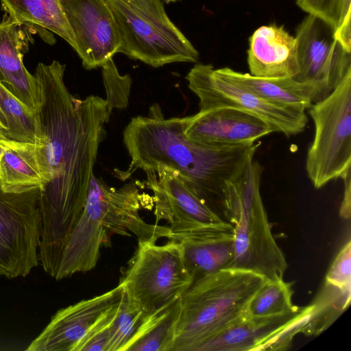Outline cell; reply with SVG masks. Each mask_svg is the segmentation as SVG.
I'll list each match as a JSON object with an SVG mask.
<instances>
[{
  "mask_svg": "<svg viewBox=\"0 0 351 351\" xmlns=\"http://www.w3.org/2000/svg\"><path fill=\"white\" fill-rule=\"evenodd\" d=\"M66 65L57 60L36 66L42 141L38 147L43 186L38 258L57 266L80 219L100 143L111 112L106 100L75 98L64 82Z\"/></svg>",
  "mask_w": 351,
  "mask_h": 351,
  "instance_id": "obj_1",
  "label": "cell"
},
{
  "mask_svg": "<svg viewBox=\"0 0 351 351\" xmlns=\"http://www.w3.org/2000/svg\"><path fill=\"white\" fill-rule=\"evenodd\" d=\"M186 117L165 119L154 104L147 117H133L123 131L131 158L125 171L114 169L121 180L135 171L164 167L173 171L189 189L216 213L222 208L226 188L251 162L261 141L234 145L193 142L184 134Z\"/></svg>",
  "mask_w": 351,
  "mask_h": 351,
  "instance_id": "obj_2",
  "label": "cell"
},
{
  "mask_svg": "<svg viewBox=\"0 0 351 351\" xmlns=\"http://www.w3.org/2000/svg\"><path fill=\"white\" fill-rule=\"evenodd\" d=\"M267 280L252 271L228 268L194 281L180 298L181 312L171 351H197L238 322Z\"/></svg>",
  "mask_w": 351,
  "mask_h": 351,
  "instance_id": "obj_3",
  "label": "cell"
},
{
  "mask_svg": "<svg viewBox=\"0 0 351 351\" xmlns=\"http://www.w3.org/2000/svg\"><path fill=\"white\" fill-rule=\"evenodd\" d=\"M263 167L252 160L228 182L222 202L226 221L234 228L232 268L254 271L269 280L283 279L285 256L271 232L260 193Z\"/></svg>",
  "mask_w": 351,
  "mask_h": 351,
  "instance_id": "obj_4",
  "label": "cell"
},
{
  "mask_svg": "<svg viewBox=\"0 0 351 351\" xmlns=\"http://www.w3.org/2000/svg\"><path fill=\"white\" fill-rule=\"evenodd\" d=\"M120 38L118 53L154 68L197 62L199 52L167 16L161 0H106Z\"/></svg>",
  "mask_w": 351,
  "mask_h": 351,
  "instance_id": "obj_5",
  "label": "cell"
},
{
  "mask_svg": "<svg viewBox=\"0 0 351 351\" xmlns=\"http://www.w3.org/2000/svg\"><path fill=\"white\" fill-rule=\"evenodd\" d=\"M192 283L182 245L176 240L164 245L138 242L119 282L129 300L147 316L180 298Z\"/></svg>",
  "mask_w": 351,
  "mask_h": 351,
  "instance_id": "obj_6",
  "label": "cell"
},
{
  "mask_svg": "<svg viewBox=\"0 0 351 351\" xmlns=\"http://www.w3.org/2000/svg\"><path fill=\"white\" fill-rule=\"evenodd\" d=\"M308 110L315 136L305 167L314 187L320 189L351 173V74Z\"/></svg>",
  "mask_w": 351,
  "mask_h": 351,
  "instance_id": "obj_7",
  "label": "cell"
},
{
  "mask_svg": "<svg viewBox=\"0 0 351 351\" xmlns=\"http://www.w3.org/2000/svg\"><path fill=\"white\" fill-rule=\"evenodd\" d=\"M189 88L199 99V110L231 108L263 119L273 132L287 136L304 130L308 118L304 110L271 103L256 95L210 64H195L186 76Z\"/></svg>",
  "mask_w": 351,
  "mask_h": 351,
  "instance_id": "obj_8",
  "label": "cell"
},
{
  "mask_svg": "<svg viewBox=\"0 0 351 351\" xmlns=\"http://www.w3.org/2000/svg\"><path fill=\"white\" fill-rule=\"evenodd\" d=\"M40 189L11 193L0 187V275L25 276L38 265Z\"/></svg>",
  "mask_w": 351,
  "mask_h": 351,
  "instance_id": "obj_9",
  "label": "cell"
},
{
  "mask_svg": "<svg viewBox=\"0 0 351 351\" xmlns=\"http://www.w3.org/2000/svg\"><path fill=\"white\" fill-rule=\"evenodd\" d=\"M295 32L299 72L293 78L312 86L319 101L351 74V50L337 38L335 29L312 15Z\"/></svg>",
  "mask_w": 351,
  "mask_h": 351,
  "instance_id": "obj_10",
  "label": "cell"
},
{
  "mask_svg": "<svg viewBox=\"0 0 351 351\" xmlns=\"http://www.w3.org/2000/svg\"><path fill=\"white\" fill-rule=\"evenodd\" d=\"M145 172L147 180L143 183L153 193L156 222L167 221L170 237L226 221L195 195L171 169L157 167L154 171Z\"/></svg>",
  "mask_w": 351,
  "mask_h": 351,
  "instance_id": "obj_11",
  "label": "cell"
},
{
  "mask_svg": "<svg viewBox=\"0 0 351 351\" xmlns=\"http://www.w3.org/2000/svg\"><path fill=\"white\" fill-rule=\"evenodd\" d=\"M311 305L294 311L266 317L247 314L203 343L197 351L284 350L301 333Z\"/></svg>",
  "mask_w": 351,
  "mask_h": 351,
  "instance_id": "obj_12",
  "label": "cell"
},
{
  "mask_svg": "<svg viewBox=\"0 0 351 351\" xmlns=\"http://www.w3.org/2000/svg\"><path fill=\"white\" fill-rule=\"evenodd\" d=\"M106 183L93 173L82 213L62 254L56 280L92 270L98 262L100 249L110 242L106 219Z\"/></svg>",
  "mask_w": 351,
  "mask_h": 351,
  "instance_id": "obj_13",
  "label": "cell"
},
{
  "mask_svg": "<svg viewBox=\"0 0 351 351\" xmlns=\"http://www.w3.org/2000/svg\"><path fill=\"white\" fill-rule=\"evenodd\" d=\"M83 66L101 67L118 53L121 41L106 0H60Z\"/></svg>",
  "mask_w": 351,
  "mask_h": 351,
  "instance_id": "obj_14",
  "label": "cell"
},
{
  "mask_svg": "<svg viewBox=\"0 0 351 351\" xmlns=\"http://www.w3.org/2000/svg\"><path fill=\"white\" fill-rule=\"evenodd\" d=\"M123 293V287L119 284L101 295L59 310L26 350L75 351L95 322L121 301Z\"/></svg>",
  "mask_w": 351,
  "mask_h": 351,
  "instance_id": "obj_15",
  "label": "cell"
},
{
  "mask_svg": "<svg viewBox=\"0 0 351 351\" xmlns=\"http://www.w3.org/2000/svg\"><path fill=\"white\" fill-rule=\"evenodd\" d=\"M273 131L259 117L231 108L199 110L186 117L184 134L193 142L234 145L257 141Z\"/></svg>",
  "mask_w": 351,
  "mask_h": 351,
  "instance_id": "obj_16",
  "label": "cell"
},
{
  "mask_svg": "<svg viewBox=\"0 0 351 351\" xmlns=\"http://www.w3.org/2000/svg\"><path fill=\"white\" fill-rule=\"evenodd\" d=\"M169 240L181 243L193 282L233 266L234 228L228 221L209 225L186 234L172 235Z\"/></svg>",
  "mask_w": 351,
  "mask_h": 351,
  "instance_id": "obj_17",
  "label": "cell"
},
{
  "mask_svg": "<svg viewBox=\"0 0 351 351\" xmlns=\"http://www.w3.org/2000/svg\"><path fill=\"white\" fill-rule=\"evenodd\" d=\"M250 74L262 78L294 77L299 72L295 38L283 26L263 25L249 39Z\"/></svg>",
  "mask_w": 351,
  "mask_h": 351,
  "instance_id": "obj_18",
  "label": "cell"
},
{
  "mask_svg": "<svg viewBox=\"0 0 351 351\" xmlns=\"http://www.w3.org/2000/svg\"><path fill=\"white\" fill-rule=\"evenodd\" d=\"M21 26L10 19L0 23V82L21 102L38 112V82L23 63L27 43Z\"/></svg>",
  "mask_w": 351,
  "mask_h": 351,
  "instance_id": "obj_19",
  "label": "cell"
},
{
  "mask_svg": "<svg viewBox=\"0 0 351 351\" xmlns=\"http://www.w3.org/2000/svg\"><path fill=\"white\" fill-rule=\"evenodd\" d=\"M0 187L6 192L23 193L43 186L38 158L39 144L0 139Z\"/></svg>",
  "mask_w": 351,
  "mask_h": 351,
  "instance_id": "obj_20",
  "label": "cell"
},
{
  "mask_svg": "<svg viewBox=\"0 0 351 351\" xmlns=\"http://www.w3.org/2000/svg\"><path fill=\"white\" fill-rule=\"evenodd\" d=\"M217 70L259 97L277 105L306 111L318 101L317 92L312 86L293 77L262 78L229 67Z\"/></svg>",
  "mask_w": 351,
  "mask_h": 351,
  "instance_id": "obj_21",
  "label": "cell"
},
{
  "mask_svg": "<svg viewBox=\"0 0 351 351\" xmlns=\"http://www.w3.org/2000/svg\"><path fill=\"white\" fill-rule=\"evenodd\" d=\"M9 19L19 25L32 24L47 29L77 45L60 0H0Z\"/></svg>",
  "mask_w": 351,
  "mask_h": 351,
  "instance_id": "obj_22",
  "label": "cell"
},
{
  "mask_svg": "<svg viewBox=\"0 0 351 351\" xmlns=\"http://www.w3.org/2000/svg\"><path fill=\"white\" fill-rule=\"evenodd\" d=\"M181 312L180 298L147 316L127 351H171Z\"/></svg>",
  "mask_w": 351,
  "mask_h": 351,
  "instance_id": "obj_23",
  "label": "cell"
},
{
  "mask_svg": "<svg viewBox=\"0 0 351 351\" xmlns=\"http://www.w3.org/2000/svg\"><path fill=\"white\" fill-rule=\"evenodd\" d=\"M351 289H343L325 281L311 305V311L301 333L318 335L326 330L348 308Z\"/></svg>",
  "mask_w": 351,
  "mask_h": 351,
  "instance_id": "obj_24",
  "label": "cell"
},
{
  "mask_svg": "<svg viewBox=\"0 0 351 351\" xmlns=\"http://www.w3.org/2000/svg\"><path fill=\"white\" fill-rule=\"evenodd\" d=\"M0 108L8 128V138L40 144L42 135L38 112L31 110L0 82Z\"/></svg>",
  "mask_w": 351,
  "mask_h": 351,
  "instance_id": "obj_25",
  "label": "cell"
},
{
  "mask_svg": "<svg viewBox=\"0 0 351 351\" xmlns=\"http://www.w3.org/2000/svg\"><path fill=\"white\" fill-rule=\"evenodd\" d=\"M292 295L291 282L267 280L250 300L247 315L266 317L294 311L299 306L293 304Z\"/></svg>",
  "mask_w": 351,
  "mask_h": 351,
  "instance_id": "obj_26",
  "label": "cell"
},
{
  "mask_svg": "<svg viewBox=\"0 0 351 351\" xmlns=\"http://www.w3.org/2000/svg\"><path fill=\"white\" fill-rule=\"evenodd\" d=\"M296 3L335 29L337 38L351 50V0H296Z\"/></svg>",
  "mask_w": 351,
  "mask_h": 351,
  "instance_id": "obj_27",
  "label": "cell"
},
{
  "mask_svg": "<svg viewBox=\"0 0 351 351\" xmlns=\"http://www.w3.org/2000/svg\"><path fill=\"white\" fill-rule=\"evenodd\" d=\"M147 317L123 291L112 325L108 351H127Z\"/></svg>",
  "mask_w": 351,
  "mask_h": 351,
  "instance_id": "obj_28",
  "label": "cell"
},
{
  "mask_svg": "<svg viewBox=\"0 0 351 351\" xmlns=\"http://www.w3.org/2000/svg\"><path fill=\"white\" fill-rule=\"evenodd\" d=\"M103 83L105 88L106 101L110 112L114 109L127 108L132 80L130 75H121L118 71L113 58H110L101 66Z\"/></svg>",
  "mask_w": 351,
  "mask_h": 351,
  "instance_id": "obj_29",
  "label": "cell"
},
{
  "mask_svg": "<svg viewBox=\"0 0 351 351\" xmlns=\"http://www.w3.org/2000/svg\"><path fill=\"white\" fill-rule=\"evenodd\" d=\"M119 302L107 311L95 322L77 343L75 351H108L112 325Z\"/></svg>",
  "mask_w": 351,
  "mask_h": 351,
  "instance_id": "obj_30",
  "label": "cell"
},
{
  "mask_svg": "<svg viewBox=\"0 0 351 351\" xmlns=\"http://www.w3.org/2000/svg\"><path fill=\"white\" fill-rule=\"evenodd\" d=\"M325 281L343 289H351V243L341 249L330 265Z\"/></svg>",
  "mask_w": 351,
  "mask_h": 351,
  "instance_id": "obj_31",
  "label": "cell"
},
{
  "mask_svg": "<svg viewBox=\"0 0 351 351\" xmlns=\"http://www.w3.org/2000/svg\"><path fill=\"white\" fill-rule=\"evenodd\" d=\"M342 180L344 182V191L339 214L341 217L347 219L350 217L351 173L346 175Z\"/></svg>",
  "mask_w": 351,
  "mask_h": 351,
  "instance_id": "obj_32",
  "label": "cell"
},
{
  "mask_svg": "<svg viewBox=\"0 0 351 351\" xmlns=\"http://www.w3.org/2000/svg\"><path fill=\"white\" fill-rule=\"evenodd\" d=\"M8 128L5 116L0 108V138H8Z\"/></svg>",
  "mask_w": 351,
  "mask_h": 351,
  "instance_id": "obj_33",
  "label": "cell"
},
{
  "mask_svg": "<svg viewBox=\"0 0 351 351\" xmlns=\"http://www.w3.org/2000/svg\"><path fill=\"white\" fill-rule=\"evenodd\" d=\"M2 154H3V148H2V146H1V143H0V160H1V158Z\"/></svg>",
  "mask_w": 351,
  "mask_h": 351,
  "instance_id": "obj_34",
  "label": "cell"
},
{
  "mask_svg": "<svg viewBox=\"0 0 351 351\" xmlns=\"http://www.w3.org/2000/svg\"><path fill=\"white\" fill-rule=\"evenodd\" d=\"M165 1H166L167 3H170V2H176L177 1H180V0H164Z\"/></svg>",
  "mask_w": 351,
  "mask_h": 351,
  "instance_id": "obj_35",
  "label": "cell"
}]
</instances>
